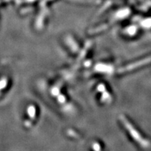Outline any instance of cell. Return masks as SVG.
Listing matches in <instances>:
<instances>
[{
  "instance_id": "cell-1",
  "label": "cell",
  "mask_w": 151,
  "mask_h": 151,
  "mask_svg": "<svg viewBox=\"0 0 151 151\" xmlns=\"http://www.w3.org/2000/svg\"><path fill=\"white\" fill-rule=\"evenodd\" d=\"M150 62H151V57H150V58H147L146 59H143L142 60H141V61H139L138 62H135L134 64H131V65H128L127 67L122 68V69H120V71H121V72H124V71L133 70V69H137V68L139 67L140 66L150 63Z\"/></svg>"
}]
</instances>
